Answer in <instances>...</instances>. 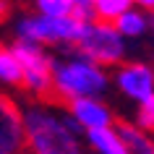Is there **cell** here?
<instances>
[{"label":"cell","mask_w":154,"mask_h":154,"mask_svg":"<svg viewBox=\"0 0 154 154\" xmlns=\"http://www.w3.org/2000/svg\"><path fill=\"white\" fill-rule=\"evenodd\" d=\"M0 154H26L24 107L0 91Z\"/></svg>","instance_id":"obj_7"},{"label":"cell","mask_w":154,"mask_h":154,"mask_svg":"<svg viewBox=\"0 0 154 154\" xmlns=\"http://www.w3.org/2000/svg\"><path fill=\"white\" fill-rule=\"evenodd\" d=\"M8 11H11V3H8V0H0V18L8 16Z\"/></svg>","instance_id":"obj_17"},{"label":"cell","mask_w":154,"mask_h":154,"mask_svg":"<svg viewBox=\"0 0 154 154\" xmlns=\"http://www.w3.org/2000/svg\"><path fill=\"white\" fill-rule=\"evenodd\" d=\"M136 3V8L146 11V13H154V0H133Z\"/></svg>","instance_id":"obj_16"},{"label":"cell","mask_w":154,"mask_h":154,"mask_svg":"<svg viewBox=\"0 0 154 154\" xmlns=\"http://www.w3.org/2000/svg\"><path fill=\"white\" fill-rule=\"evenodd\" d=\"M149 107H152V112H154V99H152V102H149Z\"/></svg>","instance_id":"obj_18"},{"label":"cell","mask_w":154,"mask_h":154,"mask_svg":"<svg viewBox=\"0 0 154 154\" xmlns=\"http://www.w3.org/2000/svg\"><path fill=\"white\" fill-rule=\"evenodd\" d=\"M73 50L107 71V68H120L128 47H125V39L120 37V32L115 29V24L91 21V24H84L81 39Z\"/></svg>","instance_id":"obj_5"},{"label":"cell","mask_w":154,"mask_h":154,"mask_svg":"<svg viewBox=\"0 0 154 154\" xmlns=\"http://www.w3.org/2000/svg\"><path fill=\"white\" fill-rule=\"evenodd\" d=\"M0 84L3 86H21V65L13 47L0 45Z\"/></svg>","instance_id":"obj_12"},{"label":"cell","mask_w":154,"mask_h":154,"mask_svg":"<svg viewBox=\"0 0 154 154\" xmlns=\"http://www.w3.org/2000/svg\"><path fill=\"white\" fill-rule=\"evenodd\" d=\"M84 24L79 18H50L42 16V13H29V16L18 18L16 24V37L21 42H32V45H39V47H55V45H68V47H76L79 39H81Z\"/></svg>","instance_id":"obj_4"},{"label":"cell","mask_w":154,"mask_h":154,"mask_svg":"<svg viewBox=\"0 0 154 154\" xmlns=\"http://www.w3.org/2000/svg\"><path fill=\"white\" fill-rule=\"evenodd\" d=\"M115 29L120 32L123 39H138V37H144L152 29V16L141 8H133V11H128L125 16H120L115 21Z\"/></svg>","instance_id":"obj_10"},{"label":"cell","mask_w":154,"mask_h":154,"mask_svg":"<svg viewBox=\"0 0 154 154\" xmlns=\"http://www.w3.org/2000/svg\"><path fill=\"white\" fill-rule=\"evenodd\" d=\"M110 89V76L102 65L91 63L89 57L79 55L76 50L68 55L55 57V91L52 97L63 105H71L76 99L99 97Z\"/></svg>","instance_id":"obj_2"},{"label":"cell","mask_w":154,"mask_h":154,"mask_svg":"<svg viewBox=\"0 0 154 154\" xmlns=\"http://www.w3.org/2000/svg\"><path fill=\"white\" fill-rule=\"evenodd\" d=\"M133 8H136L133 0H94L97 21H105V24H115L120 16H125Z\"/></svg>","instance_id":"obj_13"},{"label":"cell","mask_w":154,"mask_h":154,"mask_svg":"<svg viewBox=\"0 0 154 154\" xmlns=\"http://www.w3.org/2000/svg\"><path fill=\"white\" fill-rule=\"evenodd\" d=\"M84 141L94 154H131V149L118 133V125L102 128V131H89V133H84Z\"/></svg>","instance_id":"obj_9"},{"label":"cell","mask_w":154,"mask_h":154,"mask_svg":"<svg viewBox=\"0 0 154 154\" xmlns=\"http://www.w3.org/2000/svg\"><path fill=\"white\" fill-rule=\"evenodd\" d=\"M152 154H154V152H152Z\"/></svg>","instance_id":"obj_20"},{"label":"cell","mask_w":154,"mask_h":154,"mask_svg":"<svg viewBox=\"0 0 154 154\" xmlns=\"http://www.w3.org/2000/svg\"><path fill=\"white\" fill-rule=\"evenodd\" d=\"M118 133H120V138L125 141V146L131 149V154H152L154 152V141L152 136L146 133V131H141L136 125V123H118Z\"/></svg>","instance_id":"obj_11"},{"label":"cell","mask_w":154,"mask_h":154,"mask_svg":"<svg viewBox=\"0 0 154 154\" xmlns=\"http://www.w3.org/2000/svg\"><path fill=\"white\" fill-rule=\"evenodd\" d=\"M152 26H154V13H152Z\"/></svg>","instance_id":"obj_19"},{"label":"cell","mask_w":154,"mask_h":154,"mask_svg":"<svg viewBox=\"0 0 154 154\" xmlns=\"http://www.w3.org/2000/svg\"><path fill=\"white\" fill-rule=\"evenodd\" d=\"M115 86L123 91V97L144 107L154 99V68L146 63H123L115 68Z\"/></svg>","instance_id":"obj_6"},{"label":"cell","mask_w":154,"mask_h":154,"mask_svg":"<svg viewBox=\"0 0 154 154\" xmlns=\"http://www.w3.org/2000/svg\"><path fill=\"white\" fill-rule=\"evenodd\" d=\"M65 110H68V115H71L73 120L79 123V128H81L84 133L118 125L112 110H110V105H105L99 97L76 99V102H71V105H65Z\"/></svg>","instance_id":"obj_8"},{"label":"cell","mask_w":154,"mask_h":154,"mask_svg":"<svg viewBox=\"0 0 154 154\" xmlns=\"http://www.w3.org/2000/svg\"><path fill=\"white\" fill-rule=\"evenodd\" d=\"M11 47H13L18 65H21L24 91L37 102H47V97H52V91H55V57L45 47L32 45V42L16 39Z\"/></svg>","instance_id":"obj_3"},{"label":"cell","mask_w":154,"mask_h":154,"mask_svg":"<svg viewBox=\"0 0 154 154\" xmlns=\"http://www.w3.org/2000/svg\"><path fill=\"white\" fill-rule=\"evenodd\" d=\"M136 125L141 131H146V133H154V112H152V107L144 105V107H138V112H136Z\"/></svg>","instance_id":"obj_15"},{"label":"cell","mask_w":154,"mask_h":154,"mask_svg":"<svg viewBox=\"0 0 154 154\" xmlns=\"http://www.w3.org/2000/svg\"><path fill=\"white\" fill-rule=\"evenodd\" d=\"M34 8H37V13L50 18H68L73 16L76 0H34Z\"/></svg>","instance_id":"obj_14"},{"label":"cell","mask_w":154,"mask_h":154,"mask_svg":"<svg viewBox=\"0 0 154 154\" xmlns=\"http://www.w3.org/2000/svg\"><path fill=\"white\" fill-rule=\"evenodd\" d=\"M26 154H84V131L65 107L55 102H29L24 107Z\"/></svg>","instance_id":"obj_1"}]
</instances>
